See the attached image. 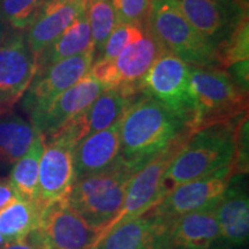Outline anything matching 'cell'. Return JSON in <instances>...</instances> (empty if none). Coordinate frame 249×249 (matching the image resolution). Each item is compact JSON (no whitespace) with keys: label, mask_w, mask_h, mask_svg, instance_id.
<instances>
[{"label":"cell","mask_w":249,"mask_h":249,"mask_svg":"<svg viewBox=\"0 0 249 249\" xmlns=\"http://www.w3.org/2000/svg\"><path fill=\"white\" fill-rule=\"evenodd\" d=\"M218 202L166 223L165 249H213L216 247L219 239L216 216Z\"/></svg>","instance_id":"cell-16"},{"label":"cell","mask_w":249,"mask_h":249,"mask_svg":"<svg viewBox=\"0 0 249 249\" xmlns=\"http://www.w3.org/2000/svg\"><path fill=\"white\" fill-rule=\"evenodd\" d=\"M97 234L62 201L42 210L38 226L27 238L42 249H91Z\"/></svg>","instance_id":"cell-10"},{"label":"cell","mask_w":249,"mask_h":249,"mask_svg":"<svg viewBox=\"0 0 249 249\" xmlns=\"http://www.w3.org/2000/svg\"><path fill=\"white\" fill-rule=\"evenodd\" d=\"M246 174H235L217 204L219 227L217 249H241L248 242L249 197Z\"/></svg>","instance_id":"cell-14"},{"label":"cell","mask_w":249,"mask_h":249,"mask_svg":"<svg viewBox=\"0 0 249 249\" xmlns=\"http://www.w3.org/2000/svg\"><path fill=\"white\" fill-rule=\"evenodd\" d=\"M87 14L91 29L93 46L99 58L108 36L118 24L116 9L112 0H88Z\"/></svg>","instance_id":"cell-26"},{"label":"cell","mask_w":249,"mask_h":249,"mask_svg":"<svg viewBox=\"0 0 249 249\" xmlns=\"http://www.w3.org/2000/svg\"><path fill=\"white\" fill-rule=\"evenodd\" d=\"M242 118L210 124L189 135L161 178L160 201L181 183L209 176L224 167L234 165L236 128Z\"/></svg>","instance_id":"cell-2"},{"label":"cell","mask_w":249,"mask_h":249,"mask_svg":"<svg viewBox=\"0 0 249 249\" xmlns=\"http://www.w3.org/2000/svg\"><path fill=\"white\" fill-rule=\"evenodd\" d=\"M2 249H42L39 246H37L35 242H33L30 239H23V240L11 242L7 244Z\"/></svg>","instance_id":"cell-33"},{"label":"cell","mask_w":249,"mask_h":249,"mask_svg":"<svg viewBox=\"0 0 249 249\" xmlns=\"http://www.w3.org/2000/svg\"><path fill=\"white\" fill-rule=\"evenodd\" d=\"M46 0H1L0 17L13 30L24 31L38 18Z\"/></svg>","instance_id":"cell-28"},{"label":"cell","mask_w":249,"mask_h":249,"mask_svg":"<svg viewBox=\"0 0 249 249\" xmlns=\"http://www.w3.org/2000/svg\"><path fill=\"white\" fill-rule=\"evenodd\" d=\"M0 2H1V0H0Z\"/></svg>","instance_id":"cell-38"},{"label":"cell","mask_w":249,"mask_h":249,"mask_svg":"<svg viewBox=\"0 0 249 249\" xmlns=\"http://www.w3.org/2000/svg\"><path fill=\"white\" fill-rule=\"evenodd\" d=\"M191 85L195 105L192 133L247 114L248 92L239 88L225 71L191 66Z\"/></svg>","instance_id":"cell-5"},{"label":"cell","mask_w":249,"mask_h":249,"mask_svg":"<svg viewBox=\"0 0 249 249\" xmlns=\"http://www.w3.org/2000/svg\"><path fill=\"white\" fill-rule=\"evenodd\" d=\"M139 171L119 156L107 169L75 180L67 203L99 232L120 210L130 180Z\"/></svg>","instance_id":"cell-3"},{"label":"cell","mask_w":249,"mask_h":249,"mask_svg":"<svg viewBox=\"0 0 249 249\" xmlns=\"http://www.w3.org/2000/svg\"><path fill=\"white\" fill-rule=\"evenodd\" d=\"M42 211L35 203L18 197L0 210V233L7 244L26 239L39 224Z\"/></svg>","instance_id":"cell-24"},{"label":"cell","mask_w":249,"mask_h":249,"mask_svg":"<svg viewBox=\"0 0 249 249\" xmlns=\"http://www.w3.org/2000/svg\"><path fill=\"white\" fill-rule=\"evenodd\" d=\"M11 30L12 28L8 26L7 22H6L4 18L0 17V44H1L2 40L6 38V36L8 35Z\"/></svg>","instance_id":"cell-34"},{"label":"cell","mask_w":249,"mask_h":249,"mask_svg":"<svg viewBox=\"0 0 249 249\" xmlns=\"http://www.w3.org/2000/svg\"><path fill=\"white\" fill-rule=\"evenodd\" d=\"M216 60L219 70H226L235 62L249 58V24L245 18L236 29L216 48Z\"/></svg>","instance_id":"cell-27"},{"label":"cell","mask_w":249,"mask_h":249,"mask_svg":"<svg viewBox=\"0 0 249 249\" xmlns=\"http://www.w3.org/2000/svg\"><path fill=\"white\" fill-rule=\"evenodd\" d=\"M43 150H44V139L42 134L37 133L28 151L12 166L8 178L18 195L23 200L35 203L37 207H38L39 161Z\"/></svg>","instance_id":"cell-23"},{"label":"cell","mask_w":249,"mask_h":249,"mask_svg":"<svg viewBox=\"0 0 249 249\" xmlns=\"http://www.w3.org/2000/svg\"><path fill=\"white\" fill-rule=\"evenodd\" d=\"M166 223L144 213L121 224L91 249H165Z\"/></svg>","instance_id":"cell-20"},{"label":"cell","mask_w":249,"mask_h":249,"mask_svg":"<svg viewBox=\"0 0 249 249\" xmlns=\"http://www.w3.org/2000/svg\"><path fill=\"white\" fill-rule=\"evenodd\" d=\"M37 130L15 113L0 116V171H7L30 148Z\"/></svg>","instance_id":"cell-22"},{"label":"cell","mask_w":249,"mask_h":249,"mask_svg":"<svg viewBox=\"0 0 249 249\" xmlns=\"http://www.w3.org/2000/svg\"><path fill=\"white\" fill-rule=\"evenodd\" d=\"M87 2L88 0H46L38 18L26 31L33 53L38 55L87 12Z\"/></svg>","instance_id":"cell-18"},{"label":"cell","mask_w":249,"mask_h":249,"mask_svg":"<svg viewBox=\"0 0 249 249\" xmlns=\"http://www.w3.org/2000/svg\"><path fill=\"white\" fill-rule=\"evenodd\" d=\"M121 120L79 142L74 150L75 180L107 169L119 158Z\"/></svg>","instance_id":"cell-19"},{"label":"cell","mask_w":249,"mask_h":249,"mask_svg":"<svg viewBox=\"0 0 249 249\" xmlns=\"http://www.w3.org/2000/svg\"><path fill=\"white\" fill-rule=\"evenodd\" d=\"M235 174H238L235 166L231 165L209 176L181 183L145 213L169 223L182 214L203 209L223 197Z\"/></svg>","instance_id":"cell-9"},{"label":"cell","mask_w":249,"mask_h":249,"mask_svg":"<svg viewBox=\"0 0 249 249\" xmlns=\"http://www.w3.org/2000/svg\"><path fill=\"white\" fill-rule=\"evenodd\" d=\"M151 0H112L118 23H144Z\"/></svg>","instance_id":"cell-30"},{"label":"cell","mask_w":249,"mask_h":249,"mask_svg":"<svg viewBox=\"0 0 249 249\" xmlns=\"http://www.w3.org/2000/svg\"><path fill=\"white\" fill-rule=\"evenodd\" d=\"M36 71V55L26 33L12 29L0 44V110L7 112L22 98Z\"/></svg>","instance_id":"cell-12"},{"label":"cell","mask_w":249,"mask_h":249,"mask_svg":"<svg viewBox=\"0 0 249 249\" xmlns=\"http://www.w3.org/2000/svg\"><path fill=\"white\" fill-rule=\"evenodd\" d=\"M182 14L214 48L226 39L245 18L248 11L236 0H177Z\"/></svg>","instance_id":"cell-13"},{"label":"cell","mask_w":249,"mask_h":249,"mask_svg":"<svg viewBox=\"0 0 249 249\" xmlns=\"http://www.w3.org/2000/svg\"><path fill=\"white\" fill-rule=\"evenodd\" d=\"M188 129L163 103L142 93L133 99L121 120L120 157L141 170Z\"/></svg>","instance_id":"cell-1"},{"label":"cell","mask_w":249,"mask_h":249,"mask_svg":"<svg viewBox=\"0 0 249 249\" xmlns=\"http://www.w3.org/2000/svg\"><path fill=\"white\" fill-rule=\"evenodd\" d=\"M145 24L166 51L189 66L218 68L214 46L189 23L177 0H151Z\"/></svg>","instance_id":"cell-4"},{"label":"cell","mask_w":249,"mask_h":249,"mask_svg":"<svg viewBox=\"0 0 249 249\" xmlns=\"http://www.w3.org/2000/svg\"><path fill=\"white\" fill-rule=\"evenodd\" d=\"M6 245H7V242H6L5 238H4V235H2L1 233H0V249L4 248Z\"/></svg>","instance_id":"cell-36"},{"label":"cell","mask_w":249,"mask_h":249,"mask_svg":"<svg viewBox=\"0 0 249 249\" xmlns=\"http://www.w3.org/2000/svg\"><path fill=\"white\" fill-rule=\"evenodd\" d=\"M4 113H6V112H4V111L0 110V116H1V114H4Z\"/></svg>","instance_id":"cell-37"},{"label":"cell","mask_w":249,"mask_h":249,"mask_svg":"<svg viewBox=\"0 0 249 249\" xmlns=\"http://www.w3.org/2000/svg\"><path fill=\"white\" fill-rule=\"evenodd\" d=\"M236 1L239 2V4L241 5V7L246 9V11H248V6H249V0H236Z\"/></svg>","instance_id":"cell-35"},{"label":"cell","mask_w":249,"mask_h":249,"mask_svg":"<svg viewBox=\"0 0 249 249\" xmlns=\"http://www.w3.org/2000/svg\"><path fill=\"white\" fill-rule=\"evenodd\" d=\"M248 60H244V61H239L235 62L230 66L227 70H229L230 73H227L231 77L233 82L235 83L236 86L239 87L241 90L248 92V77H249V71H248Z\"/></svg>","instance_id":"cell-31"},{"label":"cell","mask_w":249,"mask_h":249,"mask_svg":"<svg viewBox=\"0 0 249 249\" xmlns=\"http://www.w3.org/2000/svg\"><path fill=\"white\" fill-rule=\"evenodd\" d=\"M104 90L107 89L101 82L90 73L87 74L59 95L42 114L31 120L34 128L44 139L54 135L71 118L88 108Z\"/></svg>","instance_id":"cell-15"},{"label":"cell","mask_w":249,"mask_h":249,"mask_svg":"<svg viewBox=\"0 0 249 249\" xmlns=\"http://www.w3.org/2000/svg\"><path fill=\"white\" fill-rule=\"evenodd\" d=\"M165 51L166 50L160 44L147 27L141 38L127 45L120 54L113 59L120 80L117 89L126 97H135L138 93H142L143 79L157 58Z\"/></svg>","instance_id":"cell-17"},{"label":"cell","mask_w":249,"mask_h":249,"mask_svg":"<svg viewBox=\"0 0 249 249\" xmlns=\"http://www.w3.org/2000/svg\"><path fill=\"white\" fill-rule=\"evenodd\" d=\"M147 26L144 23H118L105 43L101 57L102 60H113L127 45L139 40L144 35ZM97 59V60H98Z\"/></svg>","instance_id":"cell-29"},{"label":"cell","mask_w":249,"mask_h":249,"mask_svg":"<svg viewBox=\"0 0 249 249\" xmlns=\"http://www.w3.org/2000/svg\"><path fill=\"white\" fill-rule=\"evenodd\" d=\"M76 145L75 142L61 134L44 139L38 177L40 211L57 202L67 201L75 182L74 150Z\"/></svg>","instance_id":"cell-11"},{"label":"cell","mask_w":249,"mask_h":249,"mask_svg":"<svg viewBox=\"0 0 249 249\" xmlns=\"http://www.w3.org/2000/svg\"><path fill=\"white\" fill-rule=\"evenodd\" d=\"M95 57V49H91L37 71L22 96V107L30 119L42 114L59 95L89 74Z\"/></svg>","instance_id":"cell-8"},{"label":"cell","mask_w":249,"mask_h":249,"mask_svg":"<svg viewBox=\"0 0 249 249\" xmlns=\"http://www.w3.org/2000/svg\"><path fill=\"white\" fill-rule=\"evenodd\" d=\"M191 134V130H186L172 144L169 145L155 158H152L139 172H136L133 179L130 180L120 210L112 218L111 222L98 232L97 239H96L92 248L117 226L141 217L142 214H144L158 203L160 181L165 171L167 170L171 161L185 144Z\"/></svg>","instance_id":"cell-6"},{"label":"cell","mask_w":249,"mask_h":249,"mask_svg":"<svg viewBox=\"0 0 249 249\" xmlns=\"http://www.w3.org/2000/svg\"><path fill=\"white\" fill-rule=\"evenodd\" d=\"M20 196L18 195L13 185L8 178H0V210L7 207L9 203L17 200Z\"/></svg>","instance_id":"cell-32"},{"label":"cell","mask_w":249,"mask_h":249,"mask_svg":"<svg viewBox=\"0 0 249 249\" xmlns=\"http://www.w3.org/2000/svg\"><path fill=\"white\" fill-rule=\"evenodd\" d=\"M135 97H126L118 89L104 90L86 110L88 135L107 129L120 120Z\"/></svg>","instance_id":"cell-25"},{"label":"cell","mask_w":249,"mask_h":249,"mask_svg":"<svg viewBox=\"0 0 249 249\" xmlns=\"http://www.w3.org/2000/svg\"><path fill=\"white\" fill-rule=\"evenodd\" d=\"M95 49L87 12L67 28L52 44L36 55L37 71L44 70L64 59Z\"/></svg>","instance_id":"cell-21"},{"label":"cell","mask_w":249,"mask_h":249,"mask_svg":"<svg viewBox=\"0 0 249 249\" xmlns=\"http://www.w3.org/2000/svg\"><path fill=\"white\" fill-rule=\"evenodd\" d=\"M142 93L163 103L191 129L195 105L188 64L169 51L163 52L143 79Z\"/></svg>","instance_id":"cell-7"}]
</instances>
